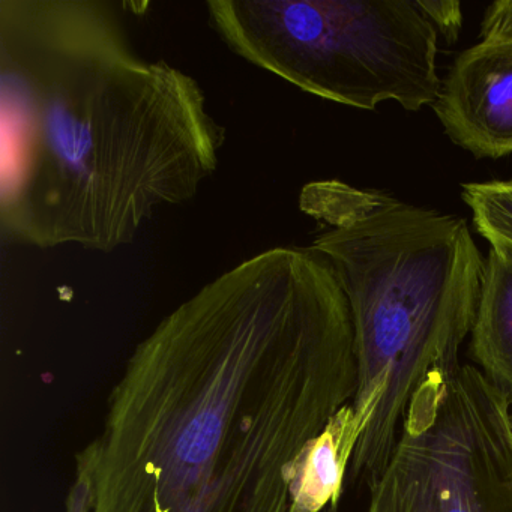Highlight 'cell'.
Listing matches in <instances>:
<instances>
[{
    "label": "cell",
    "mask_w": 512,
    "mask_h": 512,
    "mask_svg": "<svg viewBox=\"0 0 512 512\" xmlns=\"http://www.w3.org/2000/svg\"><path fill=\"white\" fill-rule=\"evenodd\" d=\"M425 19L439 29L446 43L452 44L460 37L463 28V11L460 2L455 0H415Z\"/></svg>",
    "instance_id": "cell-10"
},
{
    "label": "cell",
    "mask_w": 512,
    "mask_h": 512,
    "mask_svg": "<svg viewBox=\"0 0 512 512\" xmlns=\"http://www.w3.org/2000/svg\"><path fill=\"white\" fill-rule=\"evenodd\" d=\"M209 25L248 64L343 106H433L437 31L415 0H211Z\"/></svg>",
    "instance_id": "cell-4"
},
{
    "label": "cell",
    "mask_w": 512,
    "mask_h": 512,
    "mask_svg": "<svg viewBox=\"0 0 512 512\" xmlns=\"http://www.w3.org/2000/svg\"><path fill=\"white\" fill-rule=\"evenodd\" d=\"M461 199L472 211L475 229L491 248L512 253V179L463 184Z\"/></svg>",
    "instance_id": "cell-9"
},
{
    "label": "cell",
    "mask_w": 512,
    "mask_h": 512,
    "mask_svg": "<svg viewBox=\"0 0 512 512\" xmlns=\"http://www.w3.org/2000/svg\"><path fill=\"white\" fill-rule=\"evenodd\" d=\"M482 41L512 44V0H499L485 10Z\"/></svg>",
    "instance_id": "cell-11"
},
{
    "label": "cell",
    "mask_w": 512,
    "mask_h": 512,
    "mask_svg": "<svg viewBox=\"0 0 512 512\" xmlns=\"http://www.w3.org/2000/svg\"><path fill=\"white\" fill-rule=\"evenodd\" d=\"M101 0H0V229L113 253L217 172L226 130L196 79L134 47Z\"/></svg>",
    "instance_id": "cell-2"
},
{
    "label": "cell",
    "mask_w": 512,
    "mask_h": 512,
    "mask_svg": "<svg viewBox=\"0 0 512 512\" xmlns=\"http://www.w3.org/2000/svg\"><path fill=\"white\" fill-rule=\"evenodd\" d=\"M299 209L316 223L311 247L331 262L349 301L358 365L349 475L370 487L416 391L463 367L485 259L466 220L383 191L314 181L302 187Z\"/></svg>",
    "instance_id": "cell-3"
},
{
    "label": "cell",
    "mask_w": 512,
    "mask_h": 512,
    "mask_svg": "<svg viewBox=\"0 0 512 512\" xmlns=\"http://www.w3.org/2000/svg\"><path fill=\"white\" fill-rule=\"evenodd\" d=\"M367 512H512V406L478 367L413 395Z\"/></svg>",
    "instance_id": "cell-5"
},
{
    "label": "cell",
    "mask_w": 512,
    "mask_h": 512,
    "mask_svg": "<svg viewBox=\"0 0 512 512\" xmlns=\"http://www.w3.org/2000/svg\"><path fill=\"white\" fill-rule=\"evenodd\" d=\"M434 113L446 136L476 158L512 154V44L481 41L457 56Z\"/></svg>",
    "instance_id": "cell-6"
},
{
    "label": "cell",
    "mask_w": 512,
    "mask_h": 512,
    "mask_svg": "<svg viewBox=\"0 0 512 512\" xmlns=\"http://www.w3.org/2000/svg\"><path fill=\"white\" fill-rule=\"evenodd\" d=\"M470 353L512 406V253L491 248L470 332Z\"/></svg>",
    "instance_id": "cell-7"
},
{
    "label": "cell",
    "mask_w": 512,
    "mask_h": 512,
    "mask_svg": "<svg viewBox=\"0 0 512 512\" xmlns=\"http://www.w3.org/2000/svg\"><path fill=\"white\" fill-rule=\"evenodd\" d=\"M358 388L349 301L313 247H275L136 347L67 512H290L302 458Z\"/></svg>",
    "instance_id": "cell-1"
},
{
    "label": "cell",
    "mask_w": 512,
    "mask_h": 512,
    "mask_svg": "<svg viewBox=\"0 0 512 512\" xmlns=\"http://www.w3.org/2000/svg\"><path fill=\"white\" fill-rule=\"evenodd\" d=\"M355 448L352 406L347 404L305 452L290 512H322L328 503L337 505Z\"/></svg>",
    "instance_id": "cell-8"
}]
</instances>
